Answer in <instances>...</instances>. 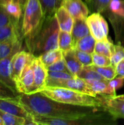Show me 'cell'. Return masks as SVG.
Segmentation results:
<instances>
[{
	"mask_svg": "<svg viewBox=\"0 0 124 125\" xmlns=\"http://www.w3.org/2000/svg\"><path fill=\"white\" fill-rule=\"evenodd\" d=\"M18 101L31 115L53 117H74L105 110V108L80 106L58 102L48 97L40 92L20 94L18 96Z\"/></svg>",
	"mask_w": 124,
	"mask_h": 125,
	"instance_id": "cell-1",
	"label": "cell"
},
{
	"mask_svg": "<svg viewBox=\"0 0 124 125\" xmlns=\"http://www.w3.org/2000/svg\"><path fill=\"white\" fill-rule=\"evenodd\" d=\"M59 26L56 16L45 18L41 26L31 35L25 38L26 47L35 57L58 48Z\"/></svg>",
	"mask_w": 124,
	"mask_h": 125,
	"instance_id": "cell-2",
	"label": "cell"
},
{
	"mask_svg": "<svg viewBox=\"0 0 124 125\" xmlns=\"http://www.w3.org/2000/svg\"><path fill=\"white\" fill-rule=\"evenodd\" d=\"M37 125H114L118 121L105 110L74 117H53L32 115Z\"/></svg>",
	"mask_w": 124,
	"mask_h": 125,
	"instance_id": "cell-3",
	"label": "cell"
},
{
	"mask_svg": "<svg viewBox=\"0 0 124 125\" xmlns=\"http://www.w3.org/2000/svg\"><path fill=\"white\" fill-rule=\"evenodd\" d=\"M40 92L53 100L80 106L105 108L106 100V96L91 95L63 87H45Z\"/></svg>",
	"mask_w": 124,
	"mask_h": 125,
	"instance_id": "cell-4",
	"label": "cell"
},
{
	"mask_svg": "<svg viewBox=\"0 0 124 125\" xmlns=\"http://www.w3.org/2000/svg\"><path fill=\"white\" fill-rule=\"evenodd\" d=\"M23 15L21 31L23 38H26L34 33L45 19L39 0H27Z\"/></svg>",
	"mask_w": 124,
	"mask_h": 125,
	"instance_id": "cell-5",
	"label": "cell"
},
{
	"mask_svg": "<svg viewBox=\"0 0 124 125\" xmlns=\"http://www.w3.org/2000/svg\"><path fill=\"white\" fill-rule=\"evenodd\" d=\"M17 91L20 94H29L34 92V76L33 70V61L23 70L20 76L15 81Z\"/></svg>",
	"mask_w": 124,
	"mask_h": 125,
	"instance_id": "cell-6",
	"label": "cell"
},
{
	"mask_svg": "<svg viewBox=\"0 0 124 125\" xmlns=\"http://www.w3.org/2000/svg\"><path fill=\"white\" fill-rule=\"evenodd\" d=\"M35 56L29 51H20L17 52L12 60V78L15 81L20 76L24 68L31 63Z\"/></svg>",
	"mask_w": 124,
	"mask_h": 125,
	"instance_id": "cell-7",
	"label": "cell"
},
{
	"mask_svg": "<svg viewBox=\"0 0 124 125\" xmlns=\"http://www.w3.org/2000/svg\"><path fill=\"white\" fill-rule=\"evenodd\" d=\"M64 7L74 19H86L89 14L88 6L82 0H62Z\"/></svg>",
	"mask_w": 124,
	"mask_h": 125,
	"instance_id": "cell-8",
	"label": "cell"
},
{
	"mask_svg": "<svg viewBox=\"0 0 124 125\" xmlns=\"http://www.w3.org/2000/svg\"><path fill=\"white\" fill-rule=\"evenodd\" d=\"M23 37L19 21L15 20L0 28V42L22 40Z\"/></svg>",
	"mask_w": 124,
	"mask_h": 125,
	"instance_id": "cell-9",
	"label": "cell"
},
{
	"mask_svg": "<svg viewBox=\"0 0 124 125\" xmlns=\"http://www.w3.org/2000/svg\"><path fill=\"white\" fill-rule=\"evenodd\" d=\"M33 70L34 76V92H40L45 86L48 70L39 57H35L33 60Z\"/></svg>",
	"mask_w": 124,
	"mask_h": 125,
	"instance_id": "cell-10",
	"label": "cell"
},
{
	"mask_svg": "<svg viewBox=\"0 0 124 125\" xmlns=\"http://www.w3.org/2000/svg\"><path fill=\"white\" fill-rule=\"evenodd\" d=\"M0 110L12 115L26 118L29 113L18 103V97L15 98L0 99Z\"/></svg>",
	"mask_w": 124,
	"mask_h": 125,
	"instance_id": "cell-11",
	"label": "cell"
},
{
	"mask_svg": "<svg viewBox=\"0 0 124 125\" xmlns=\"http://www.w3.org/2000/svg\"><path fill=\"white\" fill-rule=\"evenodd\" d=\"M15 53L0 60V81L14 90L17 91L16 85L12 78V60ZM18 92V91H17Z\"/></svg>",
	"mask_w": 124,
	"mask_h": 125,
	"instance_id": "cell-12",
	"label": "cell"
},
{
	"mask_svg": "<svg viewBox=\"0 0 124 125\" xmlns=\"http://www.w3.org/2000/svg\"><path fill=\"white\" fill-rule=\"evenodd\" d=\"M100 17L101 15L99 12H94L91 15H88L86 18V21L88 25L91 34L96 40V41L103 40L108 37L105 35L104 32Z\"/></svg>",
	"mask_w": 124,
	"mask_h": 125,
	"instance_id": "cell-13",
	"label": "cell"
},
{
	"mask_svg": "<svg viewBox=\"0 0 124 125\" xmlns=\"http://www.w3.org/2000/svg\"><path fill=\"white\" fill-rule=\"evenodd\" d=\"M104 13H105L113 25L116 42L124 46V17L113 13L110 10H107Z\"/></svg>",
	"mask_w": 124,
	"mask_h": 125,
	"instance_id": "cell-14",
	"label": "cell"
},
{
	"mask_svg": "<svg viewBox=\"0 0 124 125\" xmlns=\"http://www.w3.org/2000/svg\"><path fill=\"white\" fill-rule=\"evenodd\" d=\"M88 87L94 95L102 96H116V92H115L109 84V81H87Z\"/></svg>",
	"mask_w": 124,
	"mask_h": 125,
	"instance_id": "cell-15",
	"label": "cell"
},
{
	"mask_svg": "<svg viewBox=\"0 0 124 125\" xmlns=\"http://www.w3.org/2000/svg\"><path fill=\"white\" fill-rule=\"evenodd\" d=\"M105 109L116 119H124V100L112 96H106Z\"/></svg>",
	"mask_w": 124,
	"mask_h": 125,
	"instance_id": "cell-16",
	"label": "cell"
},
{
	"mask_svg": "<svg viewBox=\"0 0 124 125\" xmlns=\"http://www.w3.org/2000/svg\"><path fill=\"white\" fill-rule=\"evenodd\" d=\"M55 16L57 19L60 30L71 33L75 19L68 11L64 7H60L57 10Z\"/></svg>",
	"mask_w": 124,
	"mask_h": 125,
	"instance_id": "cell-17",
	"label": "cell"
},
{
	"mask_svg": "<svg viewBox=\"0 0 124 125\" xmlns=\"http://www.w3.org/2000/svg\"><path fill=\"white\" fill-rule=\"evenodd\" d=\"M91 34L86 19H75L71 34L72 37L73 45L85 36Z\"/></svg>",
	"mask_w": 124,
	"mask_h": 125,
	"instance_id": "cell-18",
	"label": "cell"
},
{
	"mask_svg": "<svg viewBox=\"0 0 124 125\" xmlns=\"http://www.w3.org/2000/svg\"><path fill=\"white\" fill-rule=\"evenodd\" d=\"M63 55L66 64L69 72L74 76L77 77L80 71L82 70L83 65L80 63L78 58L77 57L75 49H72L68 51H66L63 53Z\"/></svg>",
	"mask_w": 124,
	"mask_h": 125,
	"instance_id": "cell-19",
	"label": "cell"
},
{
	"mask_svg": "<svg viewBox=\"0 0 124 125\" xmlns=\"http://www.w3.org/2000/svg\"><path fill=\"white\" fill-rule=\"evenodd\" d=\"M22 40L0 42V60L21 51Z\"/></svg>",
	"mask_w": 124,
	"mask_h": 125,
	"instance_id": "cell-20",
	"label": "cell"
},
{
	"mask_svg": "<svg viewBox=\"0 0 124 125\" xmlns=\"http://www.w3.org/2000/svg\"><path fill=\"white\" fill-rule=\"evenodd\" d=\"M96 40L93 37L91 34H89L79 40L74 46V49H77L83 52L93 54L94 53V48L96 45Z\"/></svg>",
	"mask_w": 124,
	"mask_h": 125,
	"instance_id": "cell-21",
	"label": "cell"
},
{
	"mask_svg": "<svg viewBox=\"0 0 124 125\" xmlns=\"http://www.w3.org/2000/svg\"><path fill=\"white\" fill-rule=\"evenodd\" d=\"M45 18L53 17L57 10L61 7L62 0H39Z\"/></svg>",
	"mask_w": 124,
	"mask_h": 125,
	"instance_id": "cell-22",
	"label": "cell"
},
{
	"mask_svg": "<svg viewBox=\"0 0 124 125\" xmlns=\"http://www.w3.org/2000/svg\"><path fill=\"white\" fill-rule=\"evenodd\" d=\"M114 46L115 45L113 44L110 37H107L105 40L96 41L94 53L102 54L110 58L114 51Z\"/></svg>",
	"mask_w": 124,
	"mask_h": 125,
	"instance_id": "cell-23",
	"label": "cell"
},
{
	"mask_svg": "<svg viewBox=\"0 0 124 125\" xmlns=\"http://www.w3.org/2000/svg\"><path fill=\"white\" fill-rule=\"evenodd\" d=\"M39 59L42 62L45 64L46 67H49L50 65L53 64V63L61 60L64 58L63 51L58 48L55 50H51L42 53L41 56H39Z\"/></svg>",
	"mask_w": 124,
	"mask_h": 125,
	"instance_id": "cell-24",
	"label": "cell"
},
{
	"mask_svg": "<svg viewBox=\"0 0 124 125\" xmlns=\"http://www.w3.org/2000/svg\"><path fill=\"white\" fill-rule=\"evenodd\" d=\"M3 7L11 17L17 21H20L23 15V7L21 5V4L18 1L10 0L9 1L4 2L3 4Z\"/></svg>",
	"mask_w": 124,
	"mask_h": 125,
	"instance_id": "cell-25",
	"label": "cell"
},
{
	"mask_svg": "<svg viewBox=\"0 0 124 125\" xmlns=\"http://www.w3.org/2000/svg\"><path fill=\"white\" fill-rule=\"evenodd\" d=\"M58 48L61 49L63 51V53L74 49L72 37L70 32L61 31V30L59 31Z\"/></svg>",
	"mask_w": 124,
	"mask_h": 125,
	"instance_id": "cell-26",
	"label": "cell"
},
{
	"mask_svg": "<svg viewBox=\"0 0 124 125\" xmlns=\"http://www.w3.org/2000/svg\"><path fill=\"white\" fill-rule=\"evenodd\" d=\"M77 77L80 78L87 81L105 80L99 73H97L91 66H83Z\"/></svg>",
	"mask_w": 124,
	"mask_h": 125,
	"instance_id": "cell-27",
	"label": "cell"
},
{
	"mask_svg": "<svg viewBox=\"0 0 124 125\" xmlns=\"http://www.w3.org/2000/svg\"><path fill=\"white\" fill-rule=\"evenodd\" d=\"M91 67L94 69L97 73H99L105 80L110 81L116 77V71L115 67L111 65L106 66V67H97L94 64L91 65Z\"/></svg>",
	"mask_w": 124,
	"mask_h": 125,
	"instance_id": "cell-28",
	"label": "cell"
},
{
	"mask_svg": "<svg viewBox=\"0 0 124 125\" xmlns=\"http://www.w3.org/2000/svg\"><path fill=\"white\" fill-rule=\"evenodd\" d=\"M0 116L4 125H24L25 118L17 116L0 110Z\"/></svg>",
	"mask_w": 124,
	"mask_h": 125,
	"instance_id": "cell-29",
	"label": "cell"
},
{
	"mask_svg": "<svg viewBox=\"0 0 124 125\" xmlns=\"http://www.w3.org/2000/svg\"><path fill=\"white\" fill-rule=\"evenodd\" d=\"M91 8L95 12L104 13L109 10L111 0H87Z\"/></svg>",
	"mask_w": 124,
	"mask_h": 125,
	"instance_id": "cell-30",
	"label": "cell"
},
{
	"mask_svg": "<svg viewBox=\"0 0 124 125\" xmlns=\"http://www.w3.org/2000/svg\"><path fill=\"white\" fill-rule=\"evenodd\" d=\"M124 59V46L120 43H117L114 46V51L110 57L111 64L114 67Z\"/></svg>",
	"mask_w": 124,
	"mask_h": 125,
	"instance_id": "cell-31",
	"label": "cell"
},
{
	"mask_svg": "<svg viewBox=\"0 0 124 125\" xmlns=\"http://www.w3.org/2000/svg\"><path fill=\"white\" fill-rule=\"evenodd\" d=\"M20 94V93L14 90L13 89L4 84L0 81V99L15 98Z\"/></svg>",
	"mask_w": 124,
	"mask_h": 125,
	"instance_id": "cell-32",
	"label": "cell"
},
{
	"mask_svg": "<svg viewBox=\"0 0 124 125\" xmlns=\"http://www.w3.org/2000/svg\"><path fill=\"white\" fill-rule=\"evenodd\" d=\"M93 58V64L97 67H106L111 65L110 58L96 53H94L92 54Z\"/></svg>",
	"mask_w": 124,
	"mask_h": 125,
	"instance_id": "cell-33",
	"label": "cell"
},
{
	"mask_svg": "<svg viewBox=\"0 0 124 125\" xmlns=\"http://www.w3.org/2000/svg\"><path fill=\"white\" fill-rule=\"evenodd\" d=\"M73 75L67 72L61 71H48V77L47 79L50 80H67L74 78Z\"/></svg>",
	"mask_w": 124,
	"mask_h": 125,
	"instance_id": "cell-34",
	"label": "cell"
},
{
	"mask_svg": "<svg viewBox=\"0 0 124 125\" xmlns=\"http://www.w3.org/2000/svg\"><path fill=\"white\" fill-rule=\"evenodd\" d=\"M75 54L78 58L79 61L83 66H91L93 64V58L92 54H90L86 52H83L77 49H75Z\"/></svg>",
	"mask_w": 124,
	"mask_h": 125,
	"instance_id": "cell-35",
	"label": "cell"
},
{
	"mask_svg": "<svg viewBox=\"0 0 124 125\" xmlns=\"http://www.w3.org/2000/svg\"><path fill=\"white\" fill-rule=\"evenodd\" d=\"M47 69L48 70H50V71H61V72H67V73H71L66 64V62L64 58L53 63V64L50 65L49 67H47Z\"/></svg>",
	"mask_w": 124,
	"mask_h": 125,
	"instance_id": "cell-36",
	"label": "cell"
},
{
	"mask_svg": "<svg viewBox=\"0 0 124 125\" xmlns=\"http://www.w3.org/2000/svg\"><path fill=\"white\" fill-rule=\"evenodd\" d=\"M15 20V19H14L7 13V12L3 7V4H0V28Z\"/></svg>",
	"mask_w": 124,
	"mask_h": 125,
	"instance_id": "cell-37",
	"label": "cell"
},
{
	"mask_svg": "<svg viewBox=\"0 0 124 125\" xmlns=\"http://www.w3.org/2000/svg\"><path fill=\"white\" fill-rule=\"evenodd\" d=\"M109 10L113 13L121 16L122 12V0H111Z\"/></svg>",
	"mask_w": 124,
	"mask_h": 125,
	"instance_id": "cell-38",
	"label": "cell"
},
{
	"mask_svg": "<svg viewBox=\"0 0 124 125\" xmlns=\"http://www.w3.org/2000/svg\"><path fill=\"white\" fill-rule=\"evenodd\" d=\"M109 84L111 86V88L116 92L118 89H121L124 84V78L120 77V76H116L112 80L109 81Z\"/></svg>",
	"mask_w": 124,
	"mask_h": 125,
	"instance_id": "cell-39",
	"label": "cell"
},
{
	"mask_svg": "<svg viewBox=\"0 0 124 125\" xmlns=\"http://www.w3.org/2000/svg\"><path fill=\"white\" fill-rule=\"evenodd\" d=\"M116 75L124 78V59L120 62L115 67Z\"/></svg>",
	"mask_w": 124,
	"mask_h": 125,
	"instance_id": "cell-40",
	"label": "cell"
},
{
	"mask_svg": "<svg viewBox=\"0 0 124 125\" xmlns=\"http://www.w3.org/2000/svg\"><path fill=\"white\" fill-rule=\"evenodd\" d=\"M13 1L19 2V3H20V4H21V5L24 7V5H25V4H26V1H27V0H13Z\"/></svg>",
	"mask_w": 124,
	"mask_h": 125,
	"instance_id": "cell-41",
	"label": "cell"
},
{
	"mask_svg": "<svg viewBox=\"0 0 124 125\" xmlns=\"http://www.w3.org/2000/svg\"><path fill=\"white\" fill-rule=\"evenodd\" d=\"M121 16L124 17V0H122V12H121Z\"/></svg>",
	"mask_w": 124,
	"mask_h": 125,
	"instance_id": "cell-42",
	"label": "cell"
},
{
	"mask_svg": "<svg viewBox=\"0 0 124 125\" xmlns=\"http://www.w3.org/2000/svg\"><path fill=\"white\" fill-rule=\"evenodd\" d=\"M115 97L117 98V99H120V100H124V94H122V95H116V96H115Z\"/></svg>",
	"mask_w": 124,
	"mask_h": 125,
	"instance_id": "cell-43",
	"label": "cell"
},
{
	"mask_svg": "<svg viewBox=\"0 0 124 125\" xmlns=\"http://www.w3.org/2000/svg\"><path fill=\"white\" fill-rule=\"evenodd\" d=\"M0 125H4V122H3V121H2L1 116H0Z\"/></svg>",
	"mask_w": 124,
	"mask_h": 125,
	"instance_id": "cell-44",
	"label": "cell"
},
{
	"mask_svg": "<svg viewBox=\"0 0 124 125\" xmlns=\"http://www.w3.org/2000/svg\"><path fill=\"white\" fill-rule=\"evenodd\" d=\"M4 0H0V4H4Z\"/></svg>",
	"mask_w": 124,
	"mask_h": 125,
	"instance_id": "cell-45",
	"label": "cell"
},
{
	"mask_svg": "<svg viewBox=\"0 0 124 125\" xmlns=\"http://www.w3.org/2000/svg\"><path fill=\"white\" fill-rule=\"evenodd\" d=\"M10 1V0H4V2H7V1Z\"/></svg>",
	"mask_w": 124,
	"mask_h": 125,
	"instance_id": "cell-46",
	"label": "cell"
}]
</instances>
